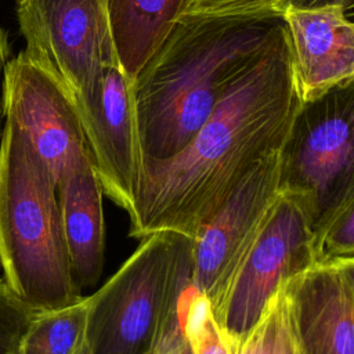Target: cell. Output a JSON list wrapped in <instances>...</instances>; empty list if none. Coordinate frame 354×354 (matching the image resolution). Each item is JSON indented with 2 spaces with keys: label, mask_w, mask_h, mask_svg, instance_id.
<instances>
[{
  "label": "cell",
  "mask_w": 354,
  "mask_h": 354,
  "mask_svg": "<svg viewBox=\"0 0 354 354\" xmlns=\"http://www.w3.org/2000/svg\"><path fill=\"white\" fill-rule=\"evenodd\" d=\"M300 104L285 28L181 152L144 163L129 235L174 232L192 239L253 167L279 152Z\"/></svg>",
  "instance_id": "1"
},
{
  "label": "cell",
  "mask_w": 354,
  "mask_h": 354,
  "mask_svg": "<svg viewBox=\"0 0 354 354\" xmlns=\"http://www.w3.org/2000/svg\"><path fill=\"white\" fill-rule=\"evenodd\" d=\"M285 28L277 8L183 12L131 82L144 163L181 152Z\"/></svg>",
  "instance_id": "2"
},
{
  "label": "cell",
  "mask_w": 354,
  "mask_h": 354,
  "mask_svg": "<svg viewBox=\"0 0 354 354\" xmlns=\"http://www.w3.org/2000/svg\"><path fill=\"white\" fill-rule=\"evenodd\" d=\"M0 266L6 283L36 311L82 297L71 274L57 183L7 118L0 137Z\"/></svg>",
  "instance_id": "3"
},
{
  "label": "cell",
  "mask_w": 354,
  "mask_h": 354,
  "mask_svg": "<svg viewBox=\"0 0 354 354\" xmlns=\"http://www.w3.org/2000/svg\"><path fill=\"white\" fill-rule=\"evenodd\" d=\"M192 239L155 232L90 296L86 354H155L191 285Z\"/></svg>",
  "instance_id": "4"
},
{
  "label": "cell",
  "mask_w": 354,
  "mask_h": 354,
  "mask_svg": "<svg viewBox=\"0 0 354 354\" xmlns=\"http://www.w3.org/2000/svg\"><path fill=\"white\" fill-rule=\"evenodd\" d=\"M278 160V191L303 205L313 232L354 199V79L301 101Z\"/></svg>",
  "instance_id": "5"
},
{
  "label": "cell",
  "mask_w": 354,
  "mask_h": 354,
  "mask_svg": "<svg viewBox=\"0 0 354 354\" xmlns=\"http://www.w3.org/2000/svg\"><path fill=\"white\" fill-rule=\"evenodd\" d=\"M24 53L47 71L77 113L97 98L104 72L119 64L108 0H15Z\"/></svg>",
  "instance_id": "6"
},
{
  "label": "cell",
  "mask_w": 354,
  "mask_h": 354,
  "mask_svg": "<svg viewBox=\"0 0 354 354\" xmlns=\"http://www.w3.org/2000/svg\"><path fill=\"white\" fill-rule=\"evenodd\" d=\"M314 264V232L303 205L278 191L267 217L212 308L234 340L259 321L270 299L290 277Z\"/></svg>",
  "instance_id": "7"
},
{
  "label": "cell",
  "mask_w": 354,
  "mask_h": 354,
  "mask_svg": "<svg viewBox=\"0 0 354 354\" xmlns=\"http://www.w3.org/2000/svg\"><path fill=\"white\" fill-rule=\"evenodd\" d=\"M1 108L3 118L21 129L55 183L91 162L72 100L57 80L24 51L10 58L4 66Z\"/></svg>",
  "instance_id": "8"
},
{
  "label": "cell",
  "mask_w": 354,
  "mask_h": 354,
  "mask_svg": "<svg viewBox=\"0 0 354 354\" xmlns=\"http://www.w3.org/2000/svg\"><path fill=\"white\" fill-rule=\"evenodd\" d=\"M279 152L261 160L192 238L191 286L212 308L278 196Z\"/></svg>",
  "instance_id": "9"
},
{
  "label": "cell",
  "mask_w": 354,
  "mask_h": 354,
  "mask_svg": "<svg viewBox=\"0 0 354 354\" xmlns=\"http://www.w3.org/2000/svg\"><path fill=\"white\" fill-rule=\"evenodd\" d=\"M77 115L104 194L130 214L140 192L144 156L131 80L120 64L104 72L95 101Z\"/></svg>",
  "instance_id": "10"
},
{
  "label": "cell",
  "mask_w": 354,
  "mask_h": 354,
  "mask_svg": "<svg viewBox=\"0 0 354 354\" xmlns=\"http://www.w3.org/2000/svg\"><path fill=\"white\" fill-rule=\"evenodd\" d=\"M282 289L301 354H354V260L314 263Z\"/></svg>",
  "instance_id": "11"
},
{
  "label": "cell",
  "mask_w": 354,
  "mask_h": 354,
  "mask_svg": "<svg viewBox=\"0 0 354 354\" xmlns=\"http://www.w3.org/2000/svg\"><path fill=\"white\" fill-rule=\"evenodd\" d=\"M347 14L340 7L283 11L301 101L354 79V24Z\"/></svg>",
  "instance_id": "12"
},
{
  "label": "cell",
  "mask_w": 354,
  "mask_h": 354,
  "mask_svg": "<svg viewBox=\"0 0 354 354\" xmlns=\"http://www.w3.org/2000/svg\"><path fill=\"white\" fill-rule=\"evenodd\" d=\"M102 187L87 162L57 183L62 232L75 285L94 286L104 268L105 221Z\"/></svg>",
  "instance_id": "13"
},
{
  "label": "cell",
  "mask_w": 354,
  "mask_h": 354,
  "mask_svg": "<svg viewBox=\"0 0 354 354\" xmlns=\"http://www.w3.org/2000/svg\"><path fill=\"white\" fill-rule=\"evenodd\" d=\"M188 0H108L118 61L131 82L185 11Z\"/></svg>",
  "instance_id": "14"
},
{
  "label": "cell",
  "mask_w": 354,
  "mask_h": 354,
  "mask_svg": "<svg viewBox=\"0 0 354 354\" xmlns=\"http://www.w3.org/2000/svg\"><path fill=\"white\" fill-rule=\"evenodd\" d=\"M90 296L53 310L36 311L21 337L18 354H86Z\"/></svg>",
  "instance_id": "15"
},
{
  "label": "cell",
  "mask_w": 354,
  "mask_h": 354,
  "mask_svg": "<svg viewBox=\"0 0 354 354\" xmlns=\"http://www.w3.org/2000/svg\"><path fill=\"white\" fill-rule=\"evenodd\" d=\"M234 354H301L293 335L282 286L254 326L235 342Z\"/></svg>",
  "instance_id": "16"
},
{
  "label": "cell",
  "mask_w": 354,
  "mask_h": 354,
  "mask_svg": "<svg viewBox=\"0 0 354 354\" xmlns=\"http://www.w3.org/2000/svg\"><path fill=\"white\" fill-rule=\"evenodd\" d=\"M181 324L192 354H234L235 342L218 325L210 301L191 285L181 300Z\"/></svg>",
  "instance_id": "17"
},
{
  "label": "cell",
  "mask_w": 354,
  "mask_h": 354,
  "mask_svg": "<svg viewBox=\"0 0 354 354\" xmlns=\"http://www.w3.org/2000/svg\"><path fill=\"white\" fill-rule=\"evenodd\" d=\"M354 260V199L336 209L314 231V263Z\"/></svg>",
  "instance_id": "18"
},
{
  "label": "cell",
  "mask_w": 354,
  "mask_h": 354,
  "mask_svg": "<svg viewBox=\"0 0 354 354\" xmlns=\"http://www.w3.org/2000/svg\"><path fill=\"white\" fill-rule=\"evenodd\" d=\"M35 313L0 279V354H18L21 337Z\"/></svg>",
  "instance_id": "19"
},
{
  "label": "cell",
  "mask_w": 354,
  "mask_h": 354,
  "mask_svg": "<svg viewBox=\"0 0 354 354\" xmlns=\"http://www.w3.org/2000/svg\"><path fill=\"white\" fill-rule=\"evenodd\" d=\"M285 0H188L184 12H239L277 8L283 11Z\"/></svg>",
  "instance_id": "20"
},
{
  "label": "cell",
  "mask_w": 354,
  "mask_h": 354,
  "mask_svg": "<svg viewBox=\"0 0 354 354\" xmlns=\"http://www.w3.org/2000/svg\"><path fill=\"white\" fill-rule=\"evenodd\" d=\"M155 354H192L191 347L183 332L181 310H180V317L177 322L170 328V330L165 336L162 344L159 346Z\"/></svg>",
  "instance_id": "21"
},
{
  "label": "cell",
  "mask_w": 354,
  "mask_h": 354,
  "mask_svg": "<svg viewBox=\"0 0 354 354\" xmlns=\"http://www.w3.org/2000/svg\"><path fill=\"white\" fill-rule=\"evenodd\" d=\"M354 0H285V10H317L328 7H340L346 12L353 10Z\"/></svg>",
  "instance_id": "22"
}]
</instances>
